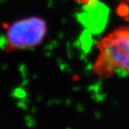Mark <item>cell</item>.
I'll return each instance as SVG.
<instances>
[{"mask_svg": "<svg viewBox=\"0 0 129 129\" xmlns=\"http://www.w3.org/2000/svg\"><path fill=\"white\" fill-rule=\"evenodd\" d=\"M98 55L93 72L100 79H108L116 73L129 76V26L108 34L97 44Z\"/></svg>", "mask_w": 129, "mask_h": 129, "instance_id": "cell-1", "label": "cell"}, {"mask_svg": "<svg viewBox=\"0 0 129 129\" xmlns=\"http://www.w3.org/2000/svg\"><path fill=\"white\" fill-rule=\"evenodd\" d=\"M47 26L39 17H29L7 25L1 39V48L6 52L37 47L44 40Z\"/></svg>", "mask_w": 129, "mask_h": 129, "instance_id": "cell-2", "label": "cell"}, {"mask_svg": "<svg viewBox=\"0 0 129 129\" xmlns=\"http://www.w3.org/2000/svg\"><path fill=\"white\" fill-rule=\"evenodd\" d=\"M75 1L80 3V4H82V5H86V4L89 3L91 1H93V0H75Z\"/></svg>", "mask_w": 129, "mask_h": 129, "instance_id": "cell-3", "label": "cell"}]
</instances>
